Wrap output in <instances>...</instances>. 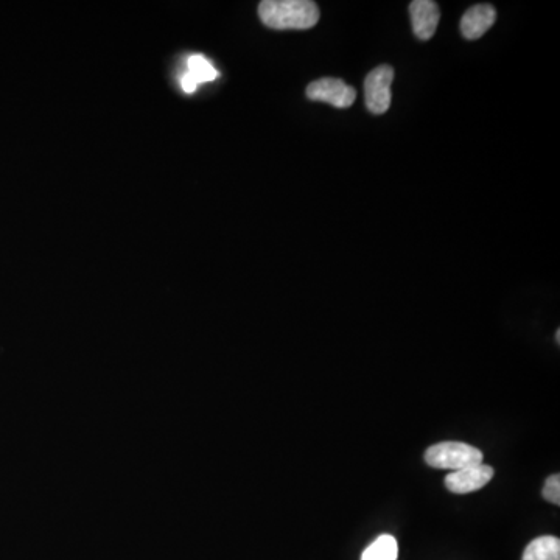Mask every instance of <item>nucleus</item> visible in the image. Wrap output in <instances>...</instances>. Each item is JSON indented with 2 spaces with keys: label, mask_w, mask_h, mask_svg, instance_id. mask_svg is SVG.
<instances>
[{
  "label": "nucleus",
  "mask_w": 560,
  "mask_h": 560,
  "mask_svg": "<svg viewBox=\"0 0 560 560\" xmlns=\"http://www.w3.org/2000/svg\"><path fill=\"white\" fill-rule=\"evenodd\" d=\"M543 498L546 501H550V503L556 504L559 506L560 504V475L556 473V475H551L548 480H546L545 487L542 490Z\"/></svg>",
  "instance_id": "obj_11"
},
{
  "label": "nucleus",
  "mask_w": 560,
  "mask_h": 560,
  "mask_svg": "<svg viewBox=\"0 0 560 560\" xmlns=\"http://www.w3.org/2000/svg\"><path fill=\"white\" fill-rule=\"evenodd\" d=\"M414 35L422 41L433 38L441 19V11L433 0H414L410 5Z\"/></svg>",
  "instance_id": "obj_6"
},
{
  "label": "nucleus",
  "mask_w": 560,
  "mask_h": 560,
  "mask_svg": "<svg viewBox=\"0 0 560 560\" xmlns=\"http://www.w3.org/2000/svg\"><path fill=\"white\" fill-rule=\"evenodd\" d=\"M497 11L492 5H475L461 19V33L466 39H480L495 24Z\"/></svg>",
  "instance_id": "obj_7"
},
{
  "label": "nucleus",
  "mask_w": 560,
  "mask_h": 560,
  "mask_svg": "<svg viewBox=\"0 0 560 560\" xmlns=\"http://www.w3.org/2000/svg\"><path fill=\"white\" fill-rule=\"evenodd\" d=\"M307 97L315 102H326L335 108H349L354 105L357 91L338 78H321L308 84Z\"/></svg>",
  "instance_id": "obj_4"
},
{
  "label": "nucleus",
  "mask_w": 560,
  "mask_h": 560,
  "mask_svg": "<svg viewBox=\"0 0 560 560\" xmlns=\"http://www.w3.org/2000/svg\"><path fill=\"white\" fill-rule=\"evenodd\" d=\"M425 462L433 469L456 472L476 464H483V452L480 448L472 447L466 442H439L427 448Z\"/></svg>",
  "instance_id": "obj_2"
},
{
  "label": "nucleus",
  "mask_w": 560,
  "mask_h": 560,
  "mask_svg": "<svg viewBox=\"0 0 560 560\" xmlns=\"http://www.w3.org/2000/svg\"><path fill=\"white\" fill-rule=\"evenodd\" d=\"M260 21L274 30H308L318 24V5L312 0H265L259 5Z\"/></svg>",
  "instance_id": "obj_1"
},
{
  "label": "nucleus",
  "mask_w": 560,
  "mask_h": 560,
  "mask_svg": "<svg viewBox=\"0 0 560 560\" xmlns=\"http://www.w3.org/2000/svg\"><path fill=\"white\" fill-rule=\"evenodd\" d=\"M397 554V540L389 534H383L364 550L361 560H397Z\"/></svg>",
  "instance_id": "obj_10"
},
{
  "label": "nucleus",
  "mask_w": 560,
  "mask_h": 560,
  "mask_svg": "<svg viewBox=\"0 0 560 560\" xmlns=\"http://www.w3.org/2000/svg\"><path fill=\"white\" fill-rule=\"evenodd\" d=\"M523 560H560V540L554 536L537 537L526 546Z\"/></svg>",
  "instance_id": "obj_9"
},
{
  "label": "nucleus",
  "mask_w": 560,
  "mask_h": 560,
  "mask_svg": "<svg viewBox=\"0 0 560 560\" xmlns=\"http://www.w3.org/2000/svg\"><path fill=\"white\" fill-rule=\"evenodd\" d=\"M394 69L391 66H378L364 81V100L372 114H385L391 105V84Z\"/></svg>",
  "instance_id": "obj_3"
},
{
  "label": "nucleus",
  "mask_w": 560,
  "mask_h": 560,
  "mask_svg": "<svg viewBox=\"0 0 560 560\" xmlns=\"http://www.w3.org/2000/svg\"><path fill=\"white\" fill-rule=\"evenodd\" d=\"M494 469L486 464L466 467L450 472L445 478V487L453 494L464 495L480 490L494 478Z\"/></svg>",
  "instance_id": "obj_5"
},
{
  "label": "nucleus",
  "mask_w": 560,
  "mask_h": 560,
  "mask_svg": "<svg viewBox=\"0 0 560 560\" xmlns=\"http://www.w3.org/2000/svg\"><path fill=\"white\" fill-rule=\"evenodd\" d=\"M218 72L203 55H192L187 61V72L181 77V88L193 94L200 83L217 80Z\"/></svg>",
  "instance_id": "obj_8"
}]
</instances>
